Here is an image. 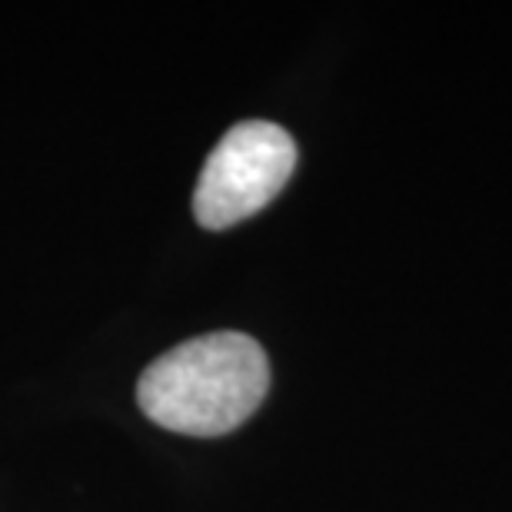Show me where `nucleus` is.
Instances as JSON below:
<instances>
[{"instance_id":"f03ea898","label":"nucleus","mask_w":512,"mask_h":512,"mask_svg":"<svg viewBox=\"0 0 512 512\" xmlns=\"http://www.w3.org/2000/svg\"><path fill=\"white\" fill-rule=\"evenodd\" d=\"M296 167V143L266 120L237 124L203 163L193 213L207 230H227L260 213L286 187Z\"/></svg>"},{"instance_id":"f257e3e1","label":"nucleus","mask_w":512,"mask_h":512,"mask_svg":"<svg viewBox=\"0 0 512 512\" xmlns=\"http://www.w3.org/2000/svg\"><path fill=\"white\" fill-rule=\"evenodd\" d=\"M270 389V363L247 333H207L147 366L137 403L153 423L187 436L233 433Z\"/></svg>"}]
</instances>
